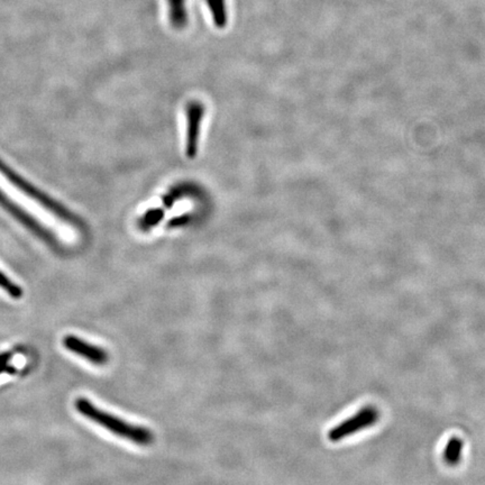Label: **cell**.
<instances>
[{
  "instance_id": "cell-1",
  "label": "cell",
  "mask_w": 485,
  "mask_h": 485,
  "mask_svg": "<svg viewBox=\"0 0 485 485\" xmlns=\"http://www.w3.org/2000/svg\"><path fill=\"white\" fill-rule=\"evenodd\" d=\"M77 411L87 419L94 421L103 428L111 431V434L130 440L138 446H150L154 442V434L151 429L136 426L123 420L121 418L99 409L86 398H78L74 403Z\"/></svg>"
},
{
  "instance_id": "cell-2",
  "label": "cell",
  "mask_w": 485,
  "mask_h": 485,
  "mask_svg": "<svg viewBox=\"0 0 485 485\" xmlns=\"http://www.w3.org/2000/svg\"><path fill=\"white\" fill-rule=\"evenodd\" d=\"M0 173H1L13 186H16V188L18 189V190H21L23 194H26L30 199L38 202V205L45 208L46 211L57 216L60 221H65V223L70 225V226H74L77 227V228H81V227H82V225H80V221L77 218L76 216L67 211L65 206L61 205L57 200L52 199L50 196L44 194L43 191H40L36 186H33L28 181L25 180L23 177H21L18 173L15 172V171L1 159H0Z\"/></svg>"
},
{
  "instance_id": "cell-6",
  "label": "cell",
  "mask_w": 485,
  "mask_h": 485,
  "mask_svg": "<svg viewBox=\"0 0 485 485\" xmlns=\"http://www.w3.org/2000/svg\"><path fill=\"white\" fill-rule=\"evenodd\" d=\"M202 116H204V106L201 104L191 103L188 105L186 107V121H188L186 154L190 157H194L197 152Z\"/></svg>"
},
{
  "instance_id": "cell-7",
  "label": "cell",
  "mask_w": 485,
  "mask_h": 485,
  "mask_svg": "<svg viewBox=\"0 0 485 485\" xmlns=\"http://www.w3.org/2000/svg\"><path fill=\"white\" fill-rule=\"evenodd\" d=\"M167 4L171 24L177 30H182L188 22L186 0H167Z\"/></svg>"
},
{
  "instance_id": "cell-8",
  "label": "cell",
  "mask_w": 485,
  "mask_h": 485,
  "mask_svg": "<svg viewBox=\"0 0 485 485\" xmlns=\"http://www.w3.org/2000/svg\"><path fill=\"white\" fill-rule=\"evenodd\" d=\"M463 440L461 438L452 437L445 446L444 454H442L445 463L450 467H456L457 464H459L462 453H463Z\"/></svg>"
},
{
  "instance_id": "cell-10",
  "label": "cell",
  "mask_w": 485,
  "mask_h": 485,
  "mask_svg": "<svg viewBox=\"0 0 485 485\" xmlns=\"http://www.w3.org/2000/svg\"><path fill=\"white\" fill-rule=\"evenodd\" d=\"M0 289H3L4 291L9 294L13 299H21L23 296V289L17 286L16 283L13 282L1 271H0Z\"/></svg>"
},
{
  "instance_id": "cell-4",
  "label": "cell",
  "mask_w": 485,
  "mask_h": 485,
  "mask_svg": "<svg viewBox=\"0 0 485 485\" xmlns=\"http://www.w3.org/2000/svg\"><path fill=\"white\" fill-rule=\"evenodd\" d=\"M380 418L379 410L372 406L364 407L359 410L353 417L348 418L346 420L342 421L340 425H337L334 428L330 429L328 433V440L333 442H340L346 437L369 428L377 423Z\"/></svg>"
},
{
  "instance_id": "cell-3",
  "label": "cell",
  "mask_w": 485,
  "mask_h": 485,
  "mask_svg": "<svg viewBox=\"0 0 485 485\" xmlns=\"http://www.w3.org/2000/svg\"><path fill=\"white\" fill-rule=\"evenodd\" d=\"M0 206L7 213H11L13 218L18 221L23 226L26 227L30 232L35 235L36 238L46 242L50 247H60V242L55 234H53L49 228H46L43 225L40 224L38 219L34 218L30 213H27L21 206L17 205L16 202L13 201L1 189H0Z\"/></svg>"
},
{
  "instance_id": "cell-11",
  "label": "cell",
  "mask_w": 485,
  "mask_h": 485,
  "mask_svg": "<svg viewBox=\"0 0 485 485\" xmlns=\"http://www.w3.org/2000/svg\"><path fill=\"white\" fill-rule=\"evenodd\" d=\"M11 357H13V353H9V352L0 354V374L15 372V367L9 365Z\"/></svg>"
},
{
  "instance_id": "cell-9",
  "label": "cell",
  "mask_w": 485,
  "mask_h": 485,
  "mask_svg": "<svg viewBox=\"0 0 485 485\" xmlns=\"http://www.w3.org/2000/svg\"><path fill=\"white\" fill-rule=\"evenodd\" d=\"M209 9L213 13V23L218 28H224L227 25V9L225 0H207Z\"/></svg>"
},
{
  "instance_id": "cell-5",
  "label": "cell",
  "mask_w": 485,
  "mask_h": 485,
  "mask_svg": "<svg viewBox=\"0 0 485 485\" xmlns=\"http://www.w3.org/2000/svg\"><path fill=\"white\" fill-rule=\"evenodd\" d=\"M63 345L71 353L84 357L94 365H105L109 361V354L99 346L92 345L79 337L69 335L63 340Z\"/></svg>"
}]
</instances>
